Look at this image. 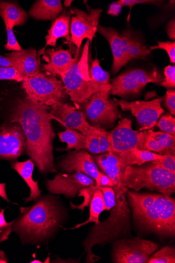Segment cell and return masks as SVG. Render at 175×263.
<instances>
[{"label": "cell", "instance_id": "1", "mask_svg": "<svg viewBox=\"0 0 175 263\" xmlns=\"http://www.w3.org/2000/svg\"><path fill=\"white\" fill-rule=\"evenodd\" d=\"M47 109L27 97L16 102L10 116V123L21 126L26 137V152L43 174L57 172L53 152L55 134Z\"/></svg>", "mask_w": 175, "mask_h": 263}, {"label": "cell", "instance_id": "2", "mask_svg": "<svg viewBox=\"0 0 175 263\" xmlns=\"http://www.w3.org/2000/svg\"><path fill=\"white\" fill-rule=\"evenodd\" d=\"M12 232L23 245L40 246L51 240L68 220V211L59 196H41L28 208H20Z\"/></svg>", "mask_w": 175, "mask_h": 263}, {"label": "cell", "instance_id": "3", "mask_svg": "<svg viewBox=\"0 0 175 263\" xmlns=\"http://www.w3.org/2000/svg\"><path fill=\"white\" fill-rule=\"evenodd\" d=\"M126 196L139 231L154 234L163 240L174 237V198L162 194L139 193L128 189Z\"/></svg>", "mask_w": 175, "mask_h": 263}, {"label": "cell", "instance_id": "4", "mask_svg": "<svg viewBox=\"0 0 175 263\" xmlns=\"http://www.w3.org/2000/svg\"><path fill=\"white\" fill-rule=\"evenodd\" d=\"M113 189L116 204L110 210L109 217L92 226L82 243L84 253H87L86 262H95L101 258L92 253L94 246L99 245L103 247L120 239L134 237L131 234V211L126 196L128 189L123 185Z\"/></svg>", "mask_w": 175, "mask_h": 263}, {"label": "cell", "instance_id": "5", "mask_svg": "<svg viewBox=\"0 0 175 263\" xmlns=\"http://www.w3.org/2000/svg\"><path fill=\"white\" fill-rule=\"evenodd\" d=\"M121 182L124 187L137 192L146 188L166 196L175 193V174L153 162L127 166L122 172Z\"/></svg>", "mask_w": 175, "mask_h": 263}, {"label": "cell", "instance_id": "6", "mask_svg": "<svg viewBox=\"0 0 175 263\" xmlns=\"http://www.w3.org/2000/svg\"><path fill=\"white\" fill-rule=\"evenodd\" d=\"M89 45L90 41L87 40L80 59L66 72L60 76L67 95L77 106L86 102L95 93L90 82Z\"/></svg>", "mask_w": 175, "mask_h": 263}, {"label": "cell", "instance_id": "7", "mask_svg": "<svg viewBox=\"0 0 175 263\" xmlns=\"http://www.w3.org/2000/svg\"><path fill=\"white\" fill-rule=\"evenodd\" d=\"M22 88L31 100L46 106L64 103L68 97L64 83L56 76L46 75L41 70L24 79Z\"/></svg>", "mask_w": 175, "mask_h": 263}, {"label": "cell", "instance_id": "8", "mask_svg": "<svg viewBox=\"0 0 175 263\" xmlns=\"http://www.w3.org/2000/svg\"><path fill=\"white\" fill-rule=\"evenodd\" d=\"M80 105L88 123L96 128L105 130L112 128L121 118L119 106L110 98L109 90L94 93Z\"/></svg>", "mask_w": 175, "mask_h": 263}, {"label": "cell", "instance_id": "9", "mask_svg": "<svg viewBox=\"0 0 175 263\" xmlns=\"http://www.w3.org/2000/svg\"><path fill=\"white\" fill-rule=\"evenodd\" d=\"M160 248L158 243L140 237L124 238L111 244V258L113 263H146Z\"/></svg>", "mask_w": 175, "mask_h": 263}, {"label": "cell", "instance_id": "10", "mask_svg": "<svg viewBox=\"0 0 175 263\" xmlns=\"http://www.w3.org/2000/svg\"><path fill=\"white\" fill-rule=\"evenodd\" d=\"M162 81V76L156 68L151 71L131 69L112 80L110 94L121 98L135 95L139 93L147 84H159Z\"/></svg>", "mask_w": 175, "mask_h": 263}, {"label": "cell", "instance_id": "11", "mask_svg": "<svg viewBox=\"0 0 175 263\" xmlns=\"http://www.w3.org/2000/svg\"><path fill=\"white\" fill-rule=\"evenodd\" d=\"M146 136V130H134L130 119H121L116 126L108 132L111 151L120 157L133 149L144 151Z\"/></svg>", "mask_w": 175, "mask_h": 263}, {"label": "cell", "instance_id": "12", "mask_svg": "<svg viewBox=\"0 0 175 263\" xmlns=\"http://www.w3.org/2000/svg\"><path fill=\"white\" fill-rule=\"evenodd\" d=\"M103 10L92 9L88 13L77 8L71 9L70 33L71 42L77 48L81 49L83 41L88 39L91 43L98 31V24Z\"/></svg>", "mask_w": 175, "mask_h": 263}, {"label": "cell", "instance_id": "13", "mask_svg": "<svg viewBox=\"0 0 175 263\" xmlns=\"http://www.w3.org/2000/svg\"><path fill=\"white\" fill-rule=\"evenodd\" d=\"M114 100L123 111H130L135 117L141 127L140 130H146L153 128L164 112L161 105L164 101L163 98L148 102H128L116 99H114Z\"/></svg>", "mask_w": 175, "mask_h": 263}, {"label": "cell", "instance_id": "14", "mask_svg": "<svg viewBox=\"0 0 175 263\" xmlns=\"http://www.w3.org/2000/svg\"><path fill=\"white\" fill-rule=\"evenodd\" d=\"M26 150V137L17 123L0 127V159L15 161Z\"/></svg>", "mask_w": 175, "mask_h": 263}, {"label": "cell", "instance_id": "15", "mask_svg": "<svg viewBox=\"0 0 175 263\" xmlns=\"http://www.w3.org/2000/svg\"><path fill=\"white\" fill-rule=\"evenodd\" d=\"M56 168L67 174H83L95 182L103 174L99 170L94 157L85 149L69 152L58 162Z\"/></svg>", "mask_w": 175, "mask_h": 263}, {"label": "cell", "instance_id": "16", "mask_svg": "<svg viewBox=\"0 0 175 263\" xmlns=\"http://www.w3.org/2000/svg\"><path fill=\"white\" fill-rule=\"evenodd\" d=\"M95 185V181L89 177L80 173H59L53 179L47 180L46 186L52 195H63L66 198L76 197L82 189Z\"/></svg>", "mask_w": 175, "mask_h": 263}, {"label": "cell", "instance_id": "17", "mask_svg": "<svg viewBox=\"0 0 175 263\" xmlns=\"http://www.w3.org/2000/svg\"><path fill=\"white\" fill-rule=\"evenodd\" d=\"M51 107L50 114L53 119H55L66 128L76 130L86 137L93 134L98 128L88 123L80 109L64 103H58Z\"/></svg>", "mask_w": 175, "mask_h": 263}, {"label": "cell", "instance_id": "18", "mask_svg": "<svg viewBox=\"0 0 175 263\" xmlns=\"http://www.w3.org/2000/svg\"><path fill=\"white\" fill-rule=\"evenodd\" d=\"M98 32L107 39L109 42L113 55L112 73L115 74L128 62L126 47L121 34L114 29L98 26Z\"/></svg>", "mask_w": 175, "mask_h": 263}, {"label": "cell", "instance_id": "19", "mask_svg": "<svg viewBox=\"0 0 175 263\" xmlns=\"http://www.w3.org/2000/svg\"><path fill=\"white\" fill-rule=\"evenodd\" d=\"M45 53L49 56L47 63L44 64L43 68L50 74L61 76L66 72L80 59L79 53L73 58L70 50H64L62 48L56 50L47 49Z\"/></svg>", "mask_w": 175, "mask_h": 263}, {"label": "cell", "instance_id": "20", "mask_svg": "<svg viewBox=\"0 0 175 263\" xmlns=\"http://www.w3.org/2000/svg\"><path fill=\"white\" fill-rule=\"evenodd\" d=\"M144 149L162 155H175V137L149 129L147 131Z\"/></svg>", "mask_w": 175, "mask_h": 263}, {"label": "cell", "instance_id": "21", "mask_svg": "<svg viewBox=\"0 0 175 263\" xmlns=\"http://www.w3.org/2000/svg\"><path fill=\"white\" fill-rule=\"evenodd\" d=\"M6 56L17 63L24 79L33 76L40 70L37 52L34 48H29L21 52H13Z\"/></svg>", "mask_w": 175, "mask_h": 263}, {"label": "cell", "instance_id": "22", "mask_svg": "<svg viewBox=\"0 0 175 263\" xmlns=\"http://www.w3.org/2000/svg\"><path fill=\"white\" fill-rule=\"evenodd\" d=\"M94 157L95 163L99 168L115 183V186L113 187L122 185L121 179L123 170L120 156L118 154L110 152L99 154Z\"/></svg>", "mask_w": 175, "mask_h": 263}, {"label": "cell", "instance_id": "23", "mask_svg": "<svg viewBox=\"0 0 175 263\" xmlns=\"http://www.w3.org/2000/svg\"><path fill=\"white\" fill-rule=\"evenodd\" d=\"M71 10H64V12L54 20L51 28L48 31L46 36V46L55 47L57 41L60 38L65 39L67 44H71L70 35V20Z\"/></svg>", "mask_w": 175, "mask_h": 263}, {"label": "cell", "instance_id": "24", "mask_svg": "<svg viewBox=\"0 0 175 263\" xmlns=\"http://www.w3.org/2000/svg\"><path fill=\"white\" fill-rule=\"evenodd\" d=\"M34 166L35 164L31 159L23 162L16 161L11 165V168L19 174L30 189V197L24 199L26 203L35 202L41 196L42 191L39 188L38 181H35L33 179Z\"/></svg>", "mask_w": 175, "mask_h": 263}, {"label": "cell", "instance_id": "25", "mask_svg": "<svg viewBox=\"0 0 175 263\" xmlns=\"http://www.w3.org/2000/svg\"><path fill=\"white\" fill-rule=\"evenodd\" d=\"M63 11L60 0H38L30 10V15L36 20L56 19Z\"/></svg>", "mask_w": 175, "mask_h": 263}, {"label": "cell", "instance_id": "26", "mask_svg": "<svg viewBox=\"0 0 175 263\" xmlns=\"http://www.w3.org/2000/svg\"><path fill=\"white\" fill-rule=\"evenodd\" d=\"M0 15L2 17L6 29H13L26 23L28 15L26 11L14 3L0 1Z\"/></svg>", "mask_w": 175, "mask_h": 263}, {"label": "cell", "instance_id": "27", "mask_svg": "<svg viewBox=\"0 0 175 263\" xmlns=\"http://www.w3.org/2000/svg\"><path fill=\"white\" fill-rule=\"evenodd\" d=\"M121 35L129 62L133 59L145 60L148 58L151 51L131 31H124Z\"/></svg>", "mask_w": 175, "mask_h": 263}, {"label": "cell", "instance_id": "28", "mask_svg": "<svg viewBox=\"0 0 175 263\" xmlns=\"http://www.w3.org/2000/svg\"><path fill=\"white\" fill-rule=\"evenodd\" d=\"M101 61L95 58L89 68L90 82L95 92L104 90H110L112 88L110 82V74L104 70L100 65Z\"/></svg>", "mask_w": 175, "mask_h": 263}, {"label": "cell", "instance_id": "29", "mask_svg": "<svg viewBox=\"0 0 175 263\" xmlns=\"http://www.w3.org/2000/svg\"><path fill=\"white\" fill-rule=\"evenodd\" d=\"M163 155L146 150L133 149L120 157L123 171L127 166L142 165L161 159Z\"/></svg>", "mask_w": 175, "mask_h": 263}, {"label": "cell", "instance_id": "30", "mask_svg": "<svg viewBox=\"0 0 175 263\" xmlns=\"http://www.w3.org/2000/svg\"><path fill=\"white\" fill-rule=\"evenodd\" d=\"M89 206L90 214L88 219L70 229H77L91 222L95 223V224L100 223L99 219L100 214L105 211V206L102 191L98 187L93 195Z\"/></svg>", "mask_w": 175, "mask_h": 263}, {"label": "cell", "instance_id": "31", "mask_svg": "<svg viewBox=\"0 0 175 263\" xmlns=\"http://www.w3.org/2000/svg\"><path fill=\"white\" fill-rule=\"evenodd\" d=\"M58 135L61 141L67 144V148L64 151H68L73 149L75 151L85 149L86 136L82 133L76 130L66 128L65 131L59 133Z\"/></svg>", "mask_w": 175, "mask_h": 263}, {"label": "cell", "instance_id": "32", "mask_svg": "<svg viewBox=\"0 0 175 263\" xmlns=\"http://www.w3.org/2000/svg\"><path fill=\"white\" fill-rule=\"evenodd\" d=\"M174 247L165 246L153 254L147 263H174Z\"/></svg>", "mask_w": 175, "mask_h": 263}, {"label": "cell", "instance_id": "33", "mask_svg": "<svg viewBox=\"0 0 175 263\" xmlns=\"http://www.w3.org/2000/svg\"><path fill=\"white\" fill-rule=\"evenodd\" d=\"M98 189V186L96 185H91L83 189H82L79 191V196H82L84 197V202L80 205H76L73 204L70 202V206L72 209H81L82 212L85 210L86 206H89L90 205V201L92 199L93 195Z\"/></svg>", "mask_w": 175, "mask_h": 263}, {"label": "cell", "instance_id": "34", "mask_svg": "<svg viewBox=\"0 0 175 263\" xmlns=\"http://www.w3.org/2000/svg\"><path fill=\"white\" fill-rule=\"evenodd\" d=\"M157 125L162 132L175 137V119L171 114L163 116Z\"/></svg>", "mask_w": 175, "mask_h": 263}, {"label": "cell", "instance_id": "35", "mask_svg": "<svg viewBox=\"0 0 175 263\" xmlns=\"http://www.w3.org/2000/svg\"><path fill=\"white\" fill-rule=\"evenodd\" d=\"M5 209L1 208L0 212V242H3L8 240L9 236L12 232V227L15 222L13 221L8 223L5 219Z\"/></svg>", "mask_w": 175, "mask_h": 263}, {"label": "cell", "instance_id": "36", "mask_svg": "<svg viewBox=\"0 0 175 263\" xmlns=\"http://www.w3.org/2000/svg\"><path fill=\"white\" fill-rule=\"evenodd\" d=\"M102 191L105 210L110 211L116 204L115 193L111 186H98Z\"/></svg>", "mask_w": 175, "mask_h": 263}, {"label": "cell", "instance_id": "37", "mask_svg": "<svg viewBox=\"0 0 175 263\" xmlns=\"http://www.w3.org/2000/svg\"><path fill=\"white\" fill-rule=\"evenodd\" d=\"M158 45L153 46H149V50L150 51L157 50L162 49L165 51L169 56L171 63L174 64L175 63V42H161L157 41Z\"/></svg>", "mask_w": 175, "mask_h": 263}, {"label": "cell", "instance_id": "38", "mask_svg": "<svg viewBox=\"0 0 175 263\" xmlns=\"http://www.w3.org/2000/svg\"><path fill=\"white\" fill-rule=\"evenodd\" d=\"M2 80L22 82L24 78L20 71L16 68L0 67V81Z\"/></svg>", "mask_w": 175, "mask_h": 263}, {"label": "cell", "instance_id": "39", "mask_svg": "<svg viewBox=\"0 0 175 263\" xmlns=\"http://www.w3.org/2000/svg\"><path fill=\"white\" fill-rule=\"evenodd\" d=\"M152 162L161 168L175 174V155H163L162 158Z\"/></svg>", "mask_w": 175, "mask_h": 263}, {"label": "cell", "instance_id": "40", "mask_svg": "<svg viewBox=\"0 0 175 263\" xmlns=\"http://www.w3.org/2000/svg\"><path fill=\"white\" fill-rule=\"evenodd\" d=\"M92 135L86 137L85 149L91 154H101L100 151L99 139L97 130Z\"/></svg>", "mask_w": 175, "mask_h": 263}, {"label": "cell", "instance_id": "41", "mask_svg": "<svg viewBox=\"0 0 175 263\" xmlns=\"http://www.w3.org/2000/svg\"><path fill=\"white\" fill-rule=\"evenodd\" d=\"M165 78L160 85L167 89L175 87V66L169 65L164 69Z\"/></svg>", "mask_w": 175, "mask_h": 263}, {"label": "cell", "instance_id": "42", "mask_svg": "<svg viewBox=\"0 0 175 263\" xmlns=\"http://www.w3.org/2000/svg\"><path fill=\"white\" fill-rule=\"evenodd\" d=\"M97 134L99 139L100 151L104 154L111 152L108 138V132L104 129L98 128Z\"/></svg>", "mask_w": 175, "mask_h": 263}, {"label": "cell", "instance_id": "43", "mask_svg": "<svg viewBox=\"0 0 175 263\" xmlns=\"http://www.w3.org/2000/svg\"><path fill=\"white\" fill-rule=\"evenodd\" d=\"M7 32V43L5 45V49L8 51L21 52L23 49L16 39L12 29H6Z\"/></svg>", "mask_w": 175, "mask_h": 263}, {"label": "cell", "instance_id": "44", "mask_svg": "<svg viewBox=\"0 0 175 263\" xmlns=\"http://www.w3.org/2000/svg\"><path fill=\"white\" fill-rule=\"evenodd\" d=\"M118 3L123 7H128L131 12L132 8L140 4H153L157 6H161L163 3V1H157V0H120Z\"/></svg>", "mask_w": 175, "mask_h": 263}, {"label": "cell", "instance_id": "45", "mask_svg": "<svg viewBox=\"0 0 175 263\" xmlns=\"http://www.w3.org/2000/svg\"><path fill=\"white\" fill-rule=\"evenodd\" d=\"M164 105L170 114L175 115V90L168 89L165 97Z\"/></svg>", "mask_w": 175, "mask_h": 263}, {"label": "cell", "instance_id": "46", "mask_svg": "<svg viewBox=\"0 0 175 263\" xmlns=\"http://www.w3.org/2000/svg\"><path fill=\"white\" fill-rule=\"evenodd\" d=\"M95 185L97 186H111L113 187L115 186V183L108 176L103 173L98 181L95 182Z\"/></svg>", "mask_w": 175, "mask_h": 263}, {"label": "cell", "instance_id": "47", "mask_svg": "<svg viewBox=\"0 0 175 263\" xmlns=\"http://www.w3.org/2000/svg\"><path fill=\"white\" fill-rule=\"evenodd\" d=\"M0 67L15 68L19 70L18 65L14 60L2 55H0Z\"/></svg>", "mask_w": 175, "mask_h": 263}, {"label": "cell", "instance_id": "48", "mask_svg": "<svg viewBox=\"0 0 175 263\" xmlns=\"http://www.w3.org/2000/svg\"><path fill=\"white\" fill-rule=\"evenodd\" d=\"M122 8L118 2L113 3L109 6L108 14L114 16H118L121 12Z\"/></svg>", "mask_w": 175, "mask_h": 263}, {"label": "cell", "instance_id": "49", "mask_svg": "<svg viewBox=\"0 0 175 263\" xmlns=\"http://www.w3.org/2000/svg\"><path fill=\"white\" fill-rule=\"evenodd\" d=\"M166 32L169 39L174 41L175 40V20L171 19L167 24L166 28Z\"/></svg>", "mask_w": 175, "mask_h": 263}, {"label": "cell", "instance_id": "50", "mask_svg": "<svg viewBox=\"0 0 175 263\" xmlns=\"http://www.w3.org/2000/svg\"><path fill=\"white\" fill-rule=\"evenodd\" d=\"M6 185L5 183H0V197H2L8 202H9L10 200L7 195Z\"/></svg>", "mask_w": 175, "mask_h": 263}, {"label": "cell", "instance_id": "51", "mask_svg": "<svg viewBox=\"0 0 175 263\" xmlns=\"http://www.w3.org/2000/svg\"><path fill=\"white\" fill-rule=\"evenodd\" d=\"M2 262H8V259L5 253L3 251L0 250V263Z\"/></svg>", "mask_w": 175, "mask_h": 263}, {"label": "cell", "instance_id": "52", "mask_svg": "<svg viewBox=\"0 0 175 263\" xmlns=\"http://www.w3.org/2000/svg\"><path fill=\"white\" fill-rule=\"evenodd\" d=\"M73 1H65L64 5L65 8L70 7Z\"/></svg>", "mask_w": 175, "mask_h": 263}, {"label": "cell", "instance_id": "53", "mask_svg": "<svg viewBox=\"0 0 175 263\" xmlns=\"http://www.w3.org/2000/svg\"><path fill=\"white\" fill-rule=\"evenodd\" d=\"M38 262V263H41L42 262V261H40V260H34L33 261H32V262Z\"/></svg>", "mask_w": 175, "mask_h": 263}]
</instances>
